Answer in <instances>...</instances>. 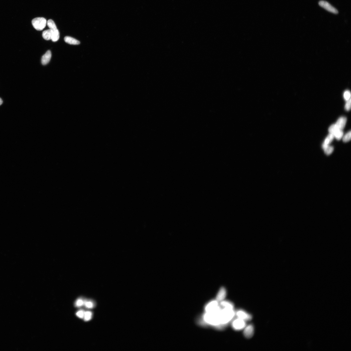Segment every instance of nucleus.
I'll return each instance as SVG.
<instances>
[{
  "mask_svg": "<svg viewBox=\"0 0 351 351\" xmlns=\"http://www.w3.org/2000/svg\"><path fill=\"white\" fill-rule=\"evenodd\" d=\"M236 315L234 309L223 308L220 312V324L218 328H224L228 325Z\"/></svg>",
  "mask_w": 351,
  "mask_h": 351,
  "instance_id": "1",
  "label": "nucleus"
},
{
  "mask_svg": "<svg viewBox=\"0 0 351 351\" xmlns=\"http://www.w3.org/2000/svg\"><path fill=\"white\" fill-rule=\"evenodd\" d=\"M32 23L33 26L37 31H41L45 28L47 21L44 18L38 17L33 20Z\"/></svg>",
  "mask_w": 351,
  "mask_h": 351,
  "instance_id": "2",
  "label": "nucleus"
},
{
  "mask_svg": "<svg viewBox=\"0 0 351 351\" xmlns=\"http://www.w3.org/2000/svg\"><path fill=\"white\" fill-rule=\"evenodd\" d=\"M232 326L235 330L240 331L246 326V321L238 318L232 322Z\"/></svg>",
  "mask_w": 351,
  "mask_h": 351,
  "instance_id": "3",
  "label": "nucleus"
},
{
  "mask_svg": "<svg viewBox=\"0 0 351 351\" xmlns=\"http://www.w3.org/2000/svg\"><path fill=\"white\" fill-rule=\"evenodd\" d=\"M319 4L320 6L330 12L335 14H337L338 13V10L331 5L328 2L324 1H321L319 2Z\"/></svg>",
  "mask_w": 351,
  "mask_h": 351,
  "instance_id": "4",
  "label": "nucleus"
},
{
  "mask_svg": "<svg viewBox=\"0 0 351 351\" xmlns=\"http://www.w3.org/2000/svg\"><path fill=\"white\" fill-rule=\"evenodd\" d=\"M237 317L244 320L249 321L252 319V316L243 310H239L236 313Z\"/></svg>",
  "mask_w": 351,
  "mask_h": 351,
  "instance_id": "5",
  "label": "nucleus"
},
{
  "mask_svg": "<svg viewBox=\"0 0 351 351\" xmlns=\"http://www.w3.org/2000/svg\"><path fill=\"white\" fill-rule=\"evenodd\" d=\"M244 335L245 338H250L254 335V327L252 324H249L246 326L244 331Z\"/></svg>",
  "mask_w": 351,
  "mask_h": 351,
  "instance_id": "6",
  "label": "nucleus"
},
{
  "mask_svg": "<svg viewBox=\"0 0 351 351\" xmlns=\"http://www.w3.org/2000/svg\"><path fill=\"white\" fill-rule=\"evenodd\" d=\"M227 291L224 287L221 288L216 297V300L218 302L224 301L226 296Z\"/></svg>",
  "mask_w": 351,
  "mask_h": 351,
  "instance_id": "7",
  "label": "nucleus"
},
{
  "mask_svg": "<svg viewBox=\"0 0 351 351\" xmlns=\"http://www.w3.org/2000/svg\"><path fill=\"white\" fill-rule=\"evenodd\" d=\"M347 120L346 117H340L337 120L335 125L339 129L342 130L345 126Z\"/></svg>",
  "mask_w": 351,
  "mask_h": 351,
  "instance_id": "8",
  "label": "nucleus"
},
{
  "mask_svg": "<svg viewBox=\"0 0 351 351\" xmlns=\"http://www.w3.org/2000/svg\"><path fill=\"white\" fill-rule=\"evenodd\" d=\"M52 57V53L51 51L48 50L44 54L42 58L41 62L43 65L47 64L50 61Z\"/></svg>",
  "mask_w": 351,
  "mask_h": 351,
  "instance_id": "9",
  "label": "nucleus"
},
{
  "mask_svg": "<svg viewBox=\"0 0 351 351\" xmlns=\"http://www.w3.org/2000/svg\"><path fill=\"white\" fill-rule=\"evenodd\" d=\"M64 40L65 42L71 45H77L80 44V41L70 36H66L64 38Z\"/></svg>",
  "mask_w": 351,
  "mask_h": 351,
  "instance_id": "10",
  "label": "nucleus"
},
{
  "mask_svg": "<svg viewBox=\"0 0 351 351\" xmlns=\"http://www.w3.org/2000/svg\"><path fill=\"white\" fill-rule=\"evenodd\" d=\"M220 302V306L223 308L234 309V304L231 302L224 300Z\"/></svg>",
  "mask_w": 351,
  "mask_h": 351,
  "instance_id": "11",
  "label": "nucleus"
},
{
  "mask_svg": "<svg viewBox=\"0 0 351 351\" xmlns=\"http://www.w3.org/2000/svg\"><path fill=\"white\" fill-rule=\"evenodd\" d=\"M52 32L50 29L46 30L43 32L42 36L46 40H48L52 39Z\"/></svg>",
  "mask_w": 351,
  "mask_h": 351,
  "instance_id": "12",
  "label": "nucleus"
},
{
  "mask_svg": "<svg viewBox=\"0 0 351 351\" xmlns=\"http://www.w3.org/2000/svg\"><path fill=\"white\" fill-rule=\"evenodd\" d=\"M322 148L325 154L327 155H331L333 152L334 148L333 146L329 145H322Z\"/></svg>",
  "mask_w": 351,
  "mask_h": 351,
  "instance_id": "13",
  "label": "nucleus"
},
{
  "mask_svg": "<svg viewBox=\"0 0 351 351\" xmlns=\"http://www.w3.org/2000/svg\"><path fill=\"white\" fill-rule=\"evenodd\" d=\"M52 40L53 42H56L59 40L60 38V33L58 29L52 31Z\"/></svg>",
  "mask_w": 351,
  "mask_h": 351,
  "instance_id": "14",
  "label": "nucleus"
},
{
  "mask_svg": "<svg viewBox=\"0 0 351 351\" xmlns=\"http://www.w3.org/2000/svg\"><path fill=\"white\" fill-rule=\"evenodd\" d=\"M334 138L333 135L329 133L328 135L325 138L323 144H324L325 145H329V144L333 141Z\"/></svg>",
  "mask_w": 351,
  "mask_h": 351,
  "instance_id": "15",
  "label": "nucleus"
},
{
  "mask_svg": "<svg viewBox=\"0 0 351 351\" xmlns=\"http://www.w3.org/2000/svg\"><path fill=\"white\" fill-rule=\"evenodd\" d=\"M93 313L92 311H85L84 320L85 322L89 321L91 320L92 317Z\"/></svg>",
  "mask_w": 351,
  "mask_h": 351,
  "instance_id": "16",
  "label": "nucleus"
},
{
  "mask_svg": "<svg viewBox=\"0 0 351 351\" xmlns=\"http://www.w3.org/2000/svg\"><path fill=\"white\" fill-rule=\"evenodd\" d=\"M47 24L50 29L52 31L57 29L56 25L53 21L52 19L49 20L48 21Z\"/></svg>",
  "mask_w": 351,
  "mask_h": 351,
  "instance_id": "17",
  "label": "nucleus"
},
{
  "mask_svg": "<svg viewBox=\"0 0 351 351\" xmlns=\"http://www.w3.org/2000/svg\"><path fill=\"white\" fill-rule=\"evenodd\" d=\"M85 300L82 298H79L76 301L75 305L76 307L80 308L84 306Z\"/></svg>",
  "mask_w": 351,
  "mask_h": 351,
  "instance_id": "18",
  "label": "nucleus"
},
{
  "mask_svg": "<svg viewBox=\"0 0 351 351\" xmlns=\"http://www.w3.org/2000/svg\"><path fill=\"white\" fill-rule=\"evenodd\" d=\"M84 306L86 308L92 309L94 308L95 304L94 302L91 301L85 300Z\"/></svg>",
  "mask_w": 351,
  "mask_h": 351,
  "instance_id": "19",
  "label": "nucleus"
},
{
  "mask_svg": "<svg viewBox=\"0 0 351 351\" xmlns=\"http://www.w3.org/2000/svg\"><path fill=\"white\" fill-rule=\"evenodd\" d=\"M334 137L337 140H339L343 137V132L342 130L339 129L334 135Z\"/></svg>",
  "mask_w": 351,
  "mask_h": 351,
  "instance_id": "20",
  "label": "nucleus"
},
{
  "mask_svg": "<svg viewBox=\"0 0 351 351\" xmlns=\"http://www.w3.org/2000/svg\"><path fill=\"white\" fill-rule=\"evenodd\" d=\"M339 129H339L337 127L335 124H334L330 126L328 129V131L330 133H331L334 135Z\"/></svg>",
  "mask_w": 351,
  "mask_h": 351,
  "instance_id": "21",
  "label": "nucleus"
},
{
  "mask_svg": "<svg viewBox=\"0 0 351 351\" xmlns=\"http://www.w3.org/2000/svg\"><path fill=\"white\" fill-rule=\"evenodd\" d=\"M351 138V131L348 132L343 137V141L344 142L346 143L350 140Z\"/></svg>",
  "mask_w": 351,
  "mask_h": 351,
  "instance_id": "22",
  "label": "nucleus"
},
{
  "mask_svg": "<svg viewBox=\"0 0 351 351\" xmlns=\"http://www.w3.org/2000/svg\"><path fill=\"white\" fill-rule=\"evenodd\" d=\"M85 311L83 310H79L76 313V315L78 317L83 319L84 317Z\"/></svg>",
  "mask_w": 351,
  "mask_h": 351,
  "instance_id": "23",
  "label": "nucleus"
},
{
  "mask_svg": "<svg viewBox=\"0 0 351 351\" xmlns=\"http://www.w3.org/2000/svg\"><path fill=\"white\" fill-rule=\"evenodd\" d=\"M351 94L349 91L347 90L344 94V97L346 101H347L350 99Z\"/></svg>",
  "mask_w": 351,
  "mask_h": 351,
  "instance_id": "24",
  "label": "nucleus"
},
{
  "mask_svg": "<svg viewBox=\"0 0 351 351\" xmlns=\"http://www.w3.org/2000/svg\"><path fill=\"white\" fill-rule=\"evenodd\" d=\"M351 99H350L346 102L345 105V110L347 111H349L351 109Z\"/></svg>",
  "mask_w": 351,
  "mask_h": 351,
  "instance_id": "25",
  "label": "nucleus"
},
{
  "mask_svg": "<svg viewBox=\"0 0 351 351\" xmlns=\"http://www.w3.org/2000/svg\"><path fill=\"white\" fill-rule=\"evenodd\" d=\"M2 103H3V101H2V99L0 98V105H1Z\"/></svg>",
  "mask_w": 351,
  "mask_h": 351,
  "instance_id": "26",
  "label": "nucleus"
}]
</instances>
